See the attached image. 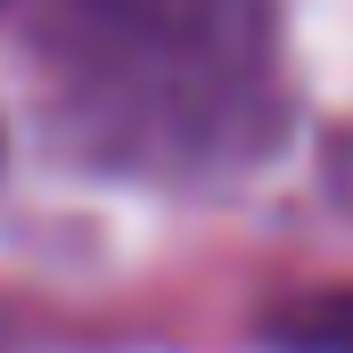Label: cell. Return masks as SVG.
<instances>
[{
	"instance_id": "6da1fadb",
	"label": "cell",
	"mask_w": 353,
	"mask_h": 353,
	"mask_svg": "<svg viewBox=\"0 0 353 353\" xmlns=\"http://www.w3.org/2000/svg\"><path fill=\"white\" fill-rule=\"evenodd\" d=\"M279 353H353V288H312L263 321Z\"/></svg>"
}]
</instances>
